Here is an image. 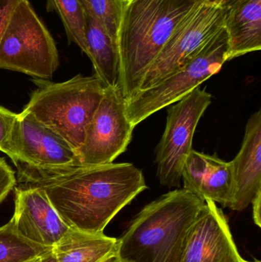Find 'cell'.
<instances>
[{"label": "cell", "mask_w": 261, "mask_h": 262, "mask_svg": "<svg viewBox=\"0 0 261 262\" xmlns=\"http://www.w3.org/2000/svg\"><path fill=\"white\" fill-rule=\"evenodd\" d=\"M16 167L20 184L42 189L69 228L91 233L104 232L116 214L147 189L142 170L129 163Z\"/></svg>", "instance_id": "1"}, {"label": "cell", "mask_w": 261, "mask_h": 262, "mask_svg": "<svg viewBox=\"0 0 261 262\" xmlns=\"http://www.w3.org/2000/svg\"><path fill=\"white\" fill-rule=\"evenodd\" d=\"M202 0H130L117 32L118 90L126 101L182 21Z\"/></svg>", "instance_id": "2"}, {"label": "cell", "mask_w": 261, "mask_h": 262, "mask_svg": "<svg viewBox=\"0 0 261 262\" xmlns=\"http://www.w3.org/2000/svg\"><path fill=\"white\" fill-rule=\"evenodd\" d=\"M205 204L185 189H175L147 204L116 238L122 262H182L192 225Z\"/></svg>", "instance_id": "3"}, {"label": "cell", "mask_w": 261, "mask_h": 262, "mask_svg": "<svg viewBox=\"0 0 261 262\" xmlns=\"http://www.w3.org/2000/svg\"><path fill=\"white\" fill-rule=\"evenodd\" d=\"M105 88L96 77L81 75L64 82L45 81L38 84L23 111L61 136L78 154Z\"/></svg>", "instance_id": "4"}, {"label": "cell", "mask_w": 261, "mask_h": 262, "mask_svg": "<svg viewBox=\"0 0 261 262\" xmlns=\"http://www.w3.org/2000/svg\"><path fill=\"white\" fill-rule=\"evenodd\" d=\"M228 34L222 28L185 66L127 101V114L134 127L164 107L200 87L228 60Z\"/></svg>", "instance_id": "5"}, {"label": "cell", "mask_w": 261, "mask_h": 262, "mask_svg": "<svg viewBox=\"0 0 261 262\" xmlns=\"http://www.w3.org/2000/svg\"><path fill=\"white\" fill-rule=\"evenodd\" d=\"M59 64L50 32L28 0L15 6L0 41V69L51 79Z\"/></svg>", "instance_id": "6"}, {"label": "cell", "mask_w": 261, "mask_h": 262, "mask_svg": "<svg viewBox=\"0 0 261 262\" xmlns=\"http://www.w3.org/2000/svg\"><path fill=\"white\" fill-rule=\"evenodd\" d=\"M211 101V94L199 87L169 106L165 131L156 148V174L162 186H180L196 127Z\"/></svg>", "instance_id": "7"}, {"label": "cell", "mask_w": 261, "mask_h": 262, "mask_svg": "<svg viewBox=\"0 0 261 262\" xmlns=\"http://www.w3.org/2000/svg\"><path fill=\"white\" fill-rule=\"evenodd\" d=\"M225 9L202 1L182 21L144 75L139 91L185 66L225 26Z\"/></svg>", "instance_id": "8"}, {"label": "cell", "mask_w": 261, "mask_h": 262, "mask_svg": "<svg viewBox=\"0 0 261 262\" xmlns=\"http://www.w3.org/2000/svg\"><path fill=\"white\" fill-rule=\"evenodd\" d=\"M134 126L127 117V101L118 89L105 88L78 152L84 166L113 163L127 150Z\"/></svg>", "instance_id": "9"}, {"label": "cell", "mask_w": 261, "mask_h": 262, "mask_svg": "<svg viewBox=\"0 0 261 262\" xmlns=\"http://www.w3.org/2000/svg\"><path fill=\"white\" fill-rule=\"evenodd\" d=\"M4 152L15 166L52 169L81 165L67 140L25 111L17 115Z\"/></svg>", "instance_id": "10"}, {"label": "cell", "mask_w": 261, "mask_h": 262, "mask_svg": "<svg viewBox=\"0 0 261 262\" xmlns=\"http://www.w3.org/2000/svg\"><path fill=\"white\" fill-rule=\"evenodd\" d=\"M182 262L252 261L239 253L223 211L207 200L190 228Z\"/></svg>", "instance_id": "11"}, {"label": "cell", "mask_w": 261, "mask_h": 262, "mask_svg": "<svg viewBox=\"0 0 261 262\" xmlns=\"http://www.w3.org/2000/svg\"><path fill=\"white\" fill-rule=\"evenodd\" d=\"M15 192V212L11 220L20 235L36 244L53 247L69 226L42 189L20 184Z\"/></svg>", "instance_id": "12"}, {"label": "cell", "mask_w": 261, "mask_h": 262, "mask_svg": "<svg viewBox=\"0 0 261 262\" xmlns=\"http://www.w3.org/2000/svg\"><path fill=\"white\" fill-rule=\"evenodd\" d=\"M183 189L205 201L211 200L230 208L234 195L231 162L217 155H208L192 149L182 170Z\"/></svg>", "instance_id": "13"}, {"label": "cell", "mask_w": 261, "mask_h": 262, "mask_svg": "<svg viewBox=\"0 0 261 262\" xmlns=\"http://www.w3.org/2000/svg\"><path fill=\"white\" fill-rule=\"evenodd\" d=\"M231 162L234 195L229 209L242 211L261 192V111L253 114L246 124L240 151Z\"/></svg>", "instance_id": "14"}, {"label": "cell", "mask_w": 261, "mask_h": 262, "mask_svg": "<svg viewBox=\"0 0 261 262\" xmlns=\"http://www.w3.org/2000/svg\"><path fill=\"white\" fill-rule=\"evenodd\" d=\"M228 60L261 49V0H241L225 9Z\"/></svg>", "instance_id": "15"}, {"label": "cell", "mask_w": 261, "mask_h": 262, "mask_svg": "<svg viewBox=\"0 0 261 262\" xmlns=\"http://www.w3.org/2000/svg\"><path fill=\"white\" fill-rule=\"evenodd\" d=\"M85 14V54L93 64V76L106 88L118 89L121 66L117 43L98 18Z\"/></svg>", "instance_id": "16"}, {"label": "cell", "mask_w": 261, "mask_h": 262, "mask_svg": "<svg viewBox=\"0 0 261 262\" xmlns=\"http://www.w3.org/2000/svg\"><path fill=\"white\" fill-rule=\"evenodd\" d=\"M116 238L104 232L69 229L53 246L55 262H103L114 253Z\"/></svg>", "instance_id": "17"}, {"label": "cell", "mask_w": 261, "mask_h": 262, "mask_svg": "<svg viewBox=\"0 0 261 262\" xmlns=\"http://www.w3.org/2000/svg\"><path fill=\"white\" fill-rule=\"evenodd\" d=\"M50 247L20 235L12 220L0 227V262H23L44 253Z\"/></svg>", "instance_id": "18"}, {"label": "cell", "mask_w": 261, "mask_h": 262, "mask_svg": "<svg viewBox=\"0 0 261 262\" xmlns=\"http://www.w3.org/2000/svg\"><path fill=\"white\" fill-rule=\"evenodd\" d=\"M47 10L61 17L69 42H74L85 53L86 14L79 0H47Z\"/></svg>", "instance_id": "19"}, {"label": "cell", "mask_w": 261, "mask_h": 262, "mask_svg": "<svg viewBox=\"0 0 261 262\" xmlns=\"http://www.w3.org/2000/svg\"><path fill=\"white\" fill-rule=\"evenodd\" d=\"M130 0H79L87 13L98 18L117 43V32L123 12Z\"/></svg>", "instance_id": "20"}, {"label": "cell", "mask_w": 261, "mask_h": 262, "mask_svg": "<svg viewBox=\"0 0 261 262\" xmlns=\"http://www.w3.org/2000/svg\"><path fill=\"white\" fill-rule=\"evenodd\" d=\"M18 114L0 106V151L4 152Z\"/></svg>", "instance_id": "21"}, {"label": "cell", "mask_w": 261, "mask_h": 262, "mask_svg": "<svg viewBox=\"0 0 261 262\" xmlns=\"http://www.w3.org/2000/svg\"><path fill=\"white\" fill-rule=\"evenodd\" d=\"M15 186L16 178L15 172L6 163L4 158H0V204L4 201Z\"/></svg>", "instance_id": "22"}, {"label": "cell", "mask_w": 261, "mask_h": 262, "mask_svg": "<svg viewBox=\"0 0 261 262\" xmlns=\"http://www.w3.org/2000/svg\"><path fill=\"white\" fill-rule=\"evenodd\" d=\"M21 0H0V41L15 6Z\"/></svg>", "instance_id": "23"}, {"label": "cell", "mask_w": 261, "mask_h": 262, "mask_svg": "<svg viewBox=\"0 0 261 262\" xmlns=\"http://www.w3.org/2000/svg\"><path fill=\"white\" fill-rule=\"evenodd\" d=\"M253 207V220L258 227L261 226V192H259L251 202Z\"/></svg>", "instance_id": "24"}, {"label": "cell", "mask_w": 261, "mask_h": 262, "mask_svg": "<svg viewBox=\"0 0 261 262\" xmlns=\"http://www.w3.org/2000/svg\"><path fill=\"white\" fill-rule=\"evenodd\" d=\"M202 1L207 2L210 4L214 6H219L223 9H228L232 7L236 3H239L241 0H202Z\"/></svg>", "instance_id": "25"}, {"label": "cell", "mask_w": 261, "mask_h": 262, "mask_svg": "<svg viewBox=\"0 0 261 262\" xmlns=\"http://www.w3.org/2000/svg\"><path fill=\"white\" fill-rule=\"evenodd\" d=\"M52 247L49 248L44 253L41 254V255H38V256L35 257V258H31V259L27 260V261H23V262H43L45 259L46 256H47L48 253H49V251L51 250Z\"/></svg>", "instance_id": "26"}, {"label": "cell", "mask_w": 261, "mask_h": 262, "mask_svg": "<svg viewBox=\"0 0 261 262\" xmlns=\"http://www.w3.org/2000/svg\"><path fill=\"white\" fill-rule=\"evenodd\" d=\"M43 262H55V254H54L53 247L51 249L46 256L45 259Z\"/></svg>", "instance_id": "27"}, {"label": "cell", "mask_w": 261, "mask_h": 262, "mask_svg": "<svg viewBox=\"0 0 261 262\" xmlns=\"http://www.w3.org/2000/svg\"><path fill=\"white\" fill-rule=\"evenodd\" d=\"M103 262H122L121 260L118 258V257L116 256V254L114 253L112 254L110 256H109L107 259L104 260Z\"/></svg>", "instance_id": "28"}, {"label": "cell", "mask_w": 261, "mask_h": 262, "mask_svg": "<svg viewBox=\"0 0 261 262\" xmlns=\"http://www.w3.org/2000/svg\"><path fill=\"white\" fill-rule=\"evenodd\" d=\"M252 262H260V261H258V260H254V261Z\"/></svg>", "instance_id": "29"}]
</instances>
